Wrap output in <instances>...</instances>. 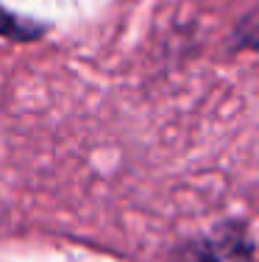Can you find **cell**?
<instances>
[{
  "label": "cell",
  "mask_w": 259,
  "mask_h": 262,
  "mask_svg": "<svg viewBox=\"0 0 259 262\" xmlns=\"http://www.w3.org/2000/svg\"><path fill=\"white\" fill-rule=\"evenodd\" d=\"M170 262H254V248L243 229L231 223L184 243Z\"/></svg>",
  "instance_id": "1"
}]
</instances>
